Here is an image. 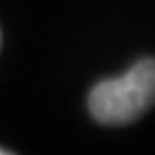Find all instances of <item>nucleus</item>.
Here are the masks:
<instances>
[{"label": "nucleus", "instance_id": "f257e3e1", "mask_svg": "<svg viewBox=\"0 0 155 155\" xmlns=\"http://www.w3.org/2000/svg\"><path fill=\"white\" fill-rule=\"evenodd\" d=\"M155 104V58H140L123 75L101 80L88 95V112L99 125H129Z\"/></svg>", "mask_w": 155, "mask_h": 155}, {"label": "nucleus", "instance_id": "f03ea898", "mask_svg": "<svg viewBox=\"0 0 155 155\" xmlns=\"http://www.w3.org/2000/svg\"><path fill=\"white\" fill-rule=\"evenodd\" d=\"M0 155H11L9 151H5V149H0Z\"/></svg>", "mask_w": 155, "mask_h": 155}, {"label": "nucleus", "instance_id": "7ed1b4c3", "mask_svg": "<svg viewBox=\"0 0 155 155\" xmlns=\"http://www.w3.org/2000/svg\"><path fill=\"white\" fill-rule=\"evenodd\" d=\"M0 41H2V37H0Z\"/></svg>", "mask_w": 155, "mask_h": 155}]
</instances>
